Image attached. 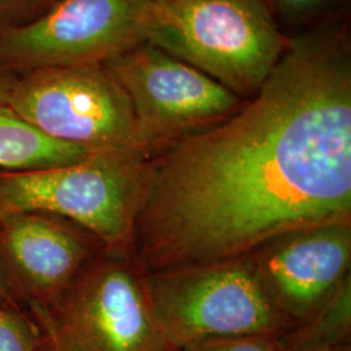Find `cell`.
I'll return each instance as SVG.
<instances>
[{
    "instance_id": "obj_1",
    "label": "cell",
    "mask_w": 351,
    "mask_h": 351,
    "mask_svg": "<svg viewBox=\"0 0 351 351\" xmlns=\"http://www.w3.org/2000/svg\"><path fill=\"white\" fill-rule=\"evenodd\" d=\"M150 165L130 245L145 275L242 259L290 232L351 223L346 42L291 40L237 112Z\"/></svg>"
},
{
    "instance_id": "obj_2",
    "label": "cell",
    "mask_w": 351,
    "mask_h": 351,
    "mask_svg": "<svg viewBox=\"0 0 351 351\" xmlns=\"http://www.w3.org/2000/svg\"><path fill=\"white\" fill-rule=\"evenodd\" d=\"M249 101L272 73L287 43L264 0L156 3L147 40Z\"/></svg>"
},
{
    "instance_id": "obj_3",
    "label": "cell",
    "mask_w": 351,
    "mask_h": 351,
    "mask_svg": "<svg viewBox=\"0 0 351 351\" xmlns=\"http://www.w3.org/2000/svg\"><path fill=\"white\" fill-rule=\"evenodd\" d=\"M150 175L149 159L124 150L94 152L53 168L0 171V213H52L82 226L107 247L130 249Z\"/></svg>"
},
{
    "instance_id": "obj_4",
    "label": "cell",
    "mask_w": 351,
    "mask_h": 351,
    "mask_svg": "<svg viewBox=\"0 0 351 351\" xmlns=\"http://www.w3.org/2000/svg\"><path fill=\"white\" fill-rule=\"evenodd\" d=\"M154 314L176 350L203 339L287 335L250 258L146 275Z\"/></svg>"
},
{
    "instance_id": "obj_5",
    "label": "cell",
    "mask_w": 351,
    "mask_h": 351,
    "mask_svg": "<svg viewBox=\"0 0 351 351\" xmlns=\"http://www.w3.org/2000/svg\"><path fill=\"white\" fill-rule=\"evenodd\" d=\"M39 307L73 351L175 350L154 314L146 275L132 249L101 247L52 306Z\"/></svg>"
},
{
    "instance_id": "obj_6",
    "label": "cell",
    "mask_w": 351,
    "mask_h": 351,
    "mask_svg": "<svg viewBox=\"0 0 351 351\" xmlns=\"http://www.w3.org/2000/svg\"><path fill=\"white\" fill-rule=\"evenodd\" d=\"M7 107L50 138L90 152L142 155L132 103L106 64L23 72Z\"/></svg>"
},
{
    "instance_id": "obj_7",
    "label": "cell",
    "mask_w": 351,
    "mask_h": 351,
    "mask_svg": "<svg viewBox=\"0 0 351 351\" xmlns=\"http://www.w3.org/2000/svg\"><path fill=\"white\" fill-rule=\"evenodd\" d=\"M104 64L129 97L139 149L149 160L177 142L226 121L246 101L149 42Z\"/></svg>"
},
{
    "instance_id": "obj_8",
    "label": "cell",
    "mask_w": 351,
    "mask_h": 351,
    "mask_svg": "<svg viewBox=\"0 0 351 351\" xmlns=\"http://www.w3.org/2000/svg\"><path fill=\"white\" fill-rule=\"evenodd\" d=\"M155 14L152 0H59L36 21L0 32V65L20 75L107 63L149 40Z\"/></svg>"
},
{
    "instance_id": "obj_9",
    "label": "cell",
    "mask_w": 351,
    "mask_h": 351,
    "mask_svg": "<svg viewBox=\"0 0 351 351\" xmlns=\"http://www.w3.org/2000/svg\"><path fill=\"white\" fill-rule=\"evenodd\" d=\"M249 258L265 293L294 330L311 322L349 277L351 223L290 232Z\"/></svg>"
},
{
    "instance_id": "obj_10",
    "label": "cell",
    "mask_w": 351,
    "mask_h": 351,
    "mask_svg": "<svg viewBox=\"0 0 351 351\" xmlns=\"http://www.w3.org/2000/svg\"><path fill=\"white\" fill-rule=\"evenodd\" d=\"M104 246L82 226L52 213H0V268L25 310L52 306Z\"/></svg>"
},
{
    "instance_id": "obj_11",
    "label": "cell",
    "mask_w": 351,
    "mask_h": 351,
    "mask_svg": "<svg viewBox=\"0 0 351 351\" xmlns=\"http://www.w3.org/2000/svg\"><path fill=\"white\" fill-rule=\"evenodd\" d=\"M94 152L50 138L7 106L0 107V171H33L78 163Z\"/></svg>"
},
{
    "instance_id": "obj_12",
    "label": "cell",
    "mask_w": 351,
    "mask_h": 351,
    "mask_svg": "<svg viewBox=\"0 0 351 351\" xmlns=\"http://www.w3.org/2000/svg\"><path fill=\"white\" fill-rule=\"evenodd\" d=\"M0 351H46L45 332L27 310L0 304Z\"/></svg>"
},
{
    "instance_id": "obj_13",
    "label": "cell",
    "mask_w": 351,
    "mask_h": 351,
    "mask_svg": "<svg viewBox=\"0 0 351 351\" xmlns=\"http://www.w3.org/2000/svg\"><path fill=\"white\" fill-rule=\"evenodd\" d=\"M177 351H289L287 335H252L203 339Z\"/></svg>"
},
{
    "instance_id": "obj_14",
    "label": "cell",
    "mask_w": 351,
    "mask_h": 351,
    "mask_svg": "<svg viewBox=\"0 0 351 351\" xmlns=\"http://www.w3.org/2000/svg\"><path fill=\"white\" fill-rule=\"evenodd\" d=\"M59 0H0V32L36 21Z\"/></svg>"
},
{
    "instance_id": "obj_15",
    "label": "cell",
    "mask_w": 351,
    "mask_h": 351,
    "mask_svg": "<svg viewBox=\"0 0 351 351\" xmlns=\"http://www.w3.org/2000/svg\"><path fill=\"white\" fill-rule=\"evenodd\" d=\"M281 16L291 20L303 19L323 8L330 0H268Z\"/></svg>"
},
{
    "instance_id": "obj_16",
    "label": "cell",
    "mask_w": 351,
    "mask_h": 351,
    "mask_svg": "<svg viewBox=\"0 0 351 351\" xmlns=\"http://www.w3.org/2000/svg\"><path fill=\"white\" fill-rule=\"evenodd\" d=\"M27 311L33 315L37 319L38 323L42 326L43 332H45V337H46V351H73L71 348H68L63 342V339H60L55 330L52 329L50 323L47 322L46 316L42 313L40 307L37 304H30L27 307Z\"/></svg>"
},
{
    "instance_id": "obj_17",
    "label": "cell",
    "mask_w": 351,
    "mask_h": 351,
    "mask_svg": "<svg viewBox=\"0 0 351 351\" xmlns=\"http://www.w3.org/2000/svg\"><path fill=\"white\" fill-rule=\"evenodd\" d=\"M289 351H350V342H304L289 346Z\"/></svg>"
},
{
    "instance_id": "obj_18",
    "label": "cell",
    "mask_w": 351,
    "mask_h": 351,
    "mask_svg": "<svg viewBox=\"0 0 351 351\" xmlns=\"http://www.w3.org/2000/svg\"><path fill=\"white\" fill-rule=\"evenodd\" d=\"M17 75L16 72L0 65V107L7 106Z\"/></svg>"
},
{
    "instance_id": "obj_19",
    "label": "cell",
    "mask_w": 351,
    "mask_h": 351,
    "mask_svg": "<svg viewBox=\"0 0 351 351\" xmlns=\"http://www.w3.org/2000/svg\"><path fill=\"white\" fill-rule=\"evenodd\" d=\"M0 304L10 306L14 308H23L16 301L11 289L8 287V282L1 272V268H0ZM23 310H25V308H23Z\"/></svg>"
},
{
    "instance_id": "obj_20",
    "label": "cell",
    "mask_w": 351,
    "mask_h": 351,
    "mask_svg": "<svg viewBox=\"0 0 351 351\" xmlns=\"http://www.w3.org/2000/svg\"><path fill=\"white\" fill-rule=\"evenodd\" d=\"M154 3H163V1H167V0H152Z\"/></svg>"
},
{
    "instance_id": "obj_21",
    "label": "cell",
    "mask_w": 351,
    "mask_h": 351,
    "mask_svg": "<svg viewBox=\"0 0 351 351\" xmlns=\"http://www.w3.org/2000/svg\"><path fill=\"white\" fill-rule=\"evenodd\" d=\"M173 351H177V350H176V349H175V350H173Z\"/></svg>"
}]
</instances>
